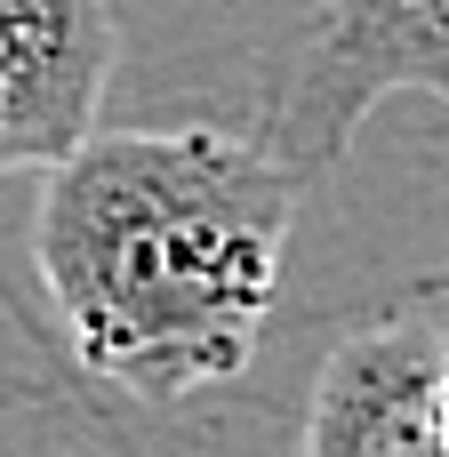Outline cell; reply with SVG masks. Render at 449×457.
<instances>
[{"label":"cell","instance_id":"cell-1","mask_svg":"<svg viewBox=\"0 0 449 457\" xmlns=\"http://www.w3.org/2000/svg\"><path fill=\"white\" fill-rule=\"evenodd\" d=\"M297 193L241 129H88L32 201V265L80 370L161 410L233 386L273 321Z\"/></svg>","mask_w":449,"mask_h":457},{"label":"cell","instance_id":"cell-2","mask_svg":"<svg viewBox=\"0 0 449 457\" xmlns=\"http://www.w3.org/2000/svg\"><path fill=\"white\" fill-rule=\"evenodd\" d=\"M386 96L449 104V0H321L249 137L313 185Z\"/></svg>","mask_w":449,"mask_h":457},{"label":"cell","instance_id":"cell-3","mask_svg":"<svg viewBox=\"0 0 449 457\" xmlns=\"http://www.w3.org/2000/svg\"><path fill=\"white\" fill-rule=\"evenodd\" d=\"M121 24L104 0H0V177L56 169L104 112Z\"/></svg>","mask_w":449,"mask_h":457},{"label":"cell","instance_id":"cell-4","mask_svg":"<svg viewBox=\"0 0 449 457\" xmlns=\"http://www.w3.org/2000/svg\"><path fill=\"white\" fill-rule=\"evenodd\" d=\"M442 353L449 337L426 313L345 329L305 402V457H449L434 410Z\"/></svg>","mask_w":449,"mask_h":457},{"label":"cell","instance_id":"cell-5","mask_svg":"<svg viewBox=\"0 0 449 457\" xmlns=\"http://www.w3.org/2000/svg\"><path fill=\"white\" fill-rule=\"evenodd\" d=\"M434 410H442V442H449V353H442V378H434Z\"/></svg>","mask_w":449,"mask_h":457}]
</instances>
